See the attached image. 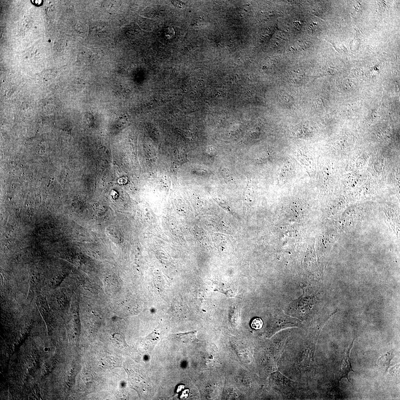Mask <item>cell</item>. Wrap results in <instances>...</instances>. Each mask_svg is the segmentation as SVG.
I'll use <instances>...</instances> for the list:
<instances>
[{"instance_id":"cell-1","label":"cell","mask_w":400,"mask_h":400,"mask_svg":"<svg viewBox=\"0 0 400 400\" xmlns=\"http://www.w3.org/2000/svg\"><path fill=\"white\" fill-rule=\"evenodd\" d=\"M353 342L351 344L350 347L347 350L344 351L342 353V362L340 366V377L342 378L343 377L348 378V375L349 372L351 371H354L352 370V366H351V360L350 357V353L351 348L353 346ZM350 382V381H349Z\"/></svg>"},{"instance_id":"cell-2","label":"cell","mask_w":400,"mask_h":400,"mask_svg":"<svg viewBox=\"0 0 400 400\" xmlns=\"http://www.w3.org/2000/svg\"><path fill=\"white\" fill-rule=\"evenodd\" d=\"M107 233L108 236L112 240L117 242H121V233L119 229L115 227H109L107 229Z\"/></svg>"},{"instance_id":"cell-3","label":"cell","mask_w":400,"mask_h":400,"mask_svg":"<svg viewBox=\"0 0 400 400\" xmlns=\"http://www.w3.org/2000/svg\"><path fill=\"white\" fill-rule=\"evenodd\" d=\"M112 340L116 346L119 348H124L126 346V344L123 336L119 334L112 335Z\"/></svg>"},{"instance_id":"cell-4","label":"cell","mask_w":400,"mask_h":400,"mask_svg":"<svg viewBox=\"0 0 400 400\" xmlns=\"http://www.w3.org/2000/svg\"><path fill=\"white\" fill-rule=\"evenodd\" d=\"M194 333L190 332L186 334H180L174 335V337L180 342L188 343L193 340V335Z\"/></svg>"},{"instance_id":"cell-5","label":"cell","mask_w":400,"mask_h":400,"mask_svg":"<svg viewBox=\"0 0 400 400\" xmlns=\"http://www.w3.org/2000/svg\"><path fill=\"white\" fill-rule=\"evenodd\" d=\"M102 365L108 367L117 366V361L112 356H106L103 359Z\"/></svg>"},{"instance_id":"cell-6","label":"cell","mask_w":400,"mask_h":400,"mask_svg":"<svg viewBox=\"0 0 400 400\" xmlns=\"http://www.w3.org/2000/svg\"><path fill=\"white\" fill-rule=\"evenodd\" d=\"M251 325L252 328L255 330H259L262 328L263 322L261 318H255L252 320Z\"/></svg>"},{"instance_id":"cell-7","label":"cell","mask_w":400,"mask_h":400,"mask_svg":"<svg viewBox=\"0 0 400 400\" xmlns=\"http://www.w3.org/2000/svg\"><path fill=\"white\" fill-rule=\"evenodd\" d=\"M391 359L390 355L389 354H386L379 359V363H380V365H382V366L384 365V366H386V367L388 366L389 363L390 362Z\"/></svg>"},{"instance_id":"cell-8","label":"cell","mask_w":400,"mask_h":400,"mask_svg":"<svg viewBox=\"0 0 400 400\" xmlns=\"http://www.w3.org/2000/svg\"><path fill=\"white\" fill-rule=\"evenodd\" d=\"M34 1V3L36 5H39L41 3L42 1L40 0H36V1Z\"/></svg>"},{"instance_id":"cell-9","label":"cell","mask_w":400,"mask_h":400,"mask_svg":"<svg viewBox=\"0 0 400 400\" xmlns=\"http://www.w3.org/2000/svg\"><path fill=\"white\" fill-rule=\"evenodd\" d=\"M44 350L46 352H48L49 350V348H48V347H45V348L44 349Z\"/></svg>"},{"instance_id":"cell-10","label":"cell","mask_w":400,"mask_h":400,"mask_svg":"<svg viewBox=\"0 0 400 400\" xmlns=\"http://www.w3.org/2000/svg\"><path fill=\"white\" fill-rule=\"evenodd\" d=\"M184 91H185V92H186V89H184Z\"/></svg>"}]
</instances>
